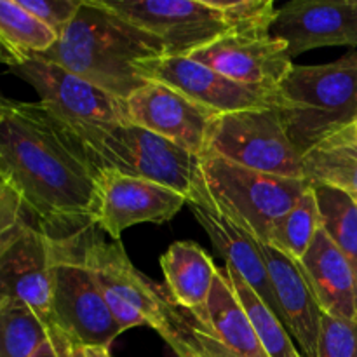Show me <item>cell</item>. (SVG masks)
I'll return each mask as SVG.
<instances>
[{
	"mask_svg": "<svg viewBox=\"0 0 357 357\" xmlns=\"http://www.w3.org/2000/svg\"><path fill=\"white\" fill-rule=\"evenodd\" d=\"M317 357H357V321L323 314Z\"/></svg>",
	"mask_w": 357,
	"mask_h": 357,
	"instance_id": "f1b7e54d",
	"label": "cell"
},
{
	"mask_svg": "<svg viewBox=\"0 0 357 357\" xmlns=\"http://www.w3.org/2000/svg\"><path fill=\"white\" fill-rule=\"evenodd\" d=\"M223 271H225L230 288L243 305L265 354L268 357H303L300 349H296V345L293 344L291 335L288 333L282 321L265 305V302L255 293V289L232 267L225 265Z\"/></svg>",
	"mask_w": 357,
	"mask_h": 357,
	"instance_id": "603a6c76",
	"label": "cell"
},
{
	"mask_svg": "<svg viewBox=\"0 0 357 357\" xmlns=\"http://www.w3.org/2000/svg\"><path fill=\"white\" fill-rule=\"evenodd\" d=\"M188 58L236 82L271 91H278L279 84L295 66L284 42L272 33L225 35L192 52Z\"/></svg>",
	"mask_w": 357,
	"mask_h": 357,
	"instance_id": "5bb4252c",
	"label": "cell"
},
{
	"mask_svg": "<svg viewBox=\"0 0 357 357\" xmlns=\"http://www.w3.org/2000/svg\"><path fill=\"white\" fill-rule=\"evenodd\" d=\"M132 124L145 128L188 153L204 157L218 114L195 103L180 91L160 82H149L126 100Z\"/></svg>",
	"mask_w": 357,
	"mask_h": 357,
	"instance_id": "7c38bea8",
	"label": "cell"
},
{
	"mask_svg": "<svg viewBox=\"0 0 357 357\" xmlns=\"http://www.w3.org/2000/svg\"><path fill=\"white\" fill-rule=\"evenodd\" d=\"M261 251L271 274L279 319L295 338L303 357H317L323 310L319 309L309 282L303 278L298 261L264 243Z\"/></svg>",
	"mask_w": 357,
	"mask_h": 357,
	"instance_id": "ac0fdd59",
	"label": "cell"
},
{
	"mask_svg": "<svg viewBox=\"0 0 357 357\" xmlns=\"http://www.w3.org/2000/svg\"><path fill=\"white\" fill-rule=\"evenodd\" d=\"M49 337H51L52 344L56 345V349H58L61 357H87L86 349L80 344H77V342H73L65 331H61L54 324L49 326Z\"/></svg>",
	"mask_w": 357,
	"mask_h": 357,
	"instance_id": "4dcf8cb0",
	"label": "cell"
},
{
	"mask_svg": "<svg viewBox=\"0 0 357 357\" xmlns=\"http://www.w3.org/2000/svg\"><path fill=\"white\" fill-rule=\"evenodd\" d=\"M289 59L328 45H357V0H293L278 9L271 28Z\"/></svg>",
	"mask_w": 357,
	"mask_h": 357,
	"instance_id": "2e32d148",
	"label": "cell"
},
{
	"mask_svg": "<svg viewBox=\"0 0 357 357\" xmlns=\"http://www.w3.org/2000/svg\"><path fill=\"white\" fill-rule=\"evenodd\" d=\"M58 40V35L45 26L17 0H0V56L9 66L44 54Z\"/></svg>",
	"mask_w": 357,
	"mask_h": 357,
	"instance_id": "7402d4cb",
	"label": "cell"
},
{
	"mask_svg": "<svg viewBox=\"0 0 357 357\" xmlns=\"http://www.w3.org/2000/svg\"><path fill=\"white\" fill-rule=\"evenodd\" d=\"M352 129H354V136H356V139H357V122L354 126H352Z\"/></svg>",
	"mask_w": 357,
	"mask_h": 357,
	"instance_id": "e575fe53",
	"label": "cell"
},
{
	"mask_svg": "<svg viewBox=\"0 0 357 357\" xmlns=\"http://www.w3.org/2000/svg\"><path fill=\"white\" fill-rule=\"evenodd\" d=\"M201 169L218 208L264 244L274 223L310 188L305 180L260 173L215 155L202 157Z\"/></svg>",
	"mask_w": 357,
	"mask_h": 357,
	"instance_id": "52a82bcc",
	"label": "cell"
},
{
	"mask_svg": "<svg viewBox=\"0 0 357 357\" xmlns=\"http://www.w3.org/2000/svg\"><path fill=\"white\" fill-rule=\"evenodd\" d=\"M136 68L149 82L166 84L218 115L281 103L278 91L236 82L188 56L143 59Z\"/></svg>",
	"mask_w": 357,
	"mask_h": 357,
	"instance_id": "8fae6325",
	"label": "cell"
},
{
	"mask_svg": "<svg viewBox=\"0 0 357 357\" xmlns=\"http://www.w3.org/2000/svg\"><path fill=\"white\" fill-rule=\"evenodd\" d=\"M0 171L49 236L94 225L98 178L86 146L38 101H10L0 119Z\"/></svg>",
	"mask_w": 357,
	"mask_h": 357,
	"instance_id": "6da1fadb",
	"label": "cell"
},
{
	"mask_svg": "<svg viewBox=\"0 0 357 357\" xmlns=\"http://www.w3.org/2000/svg\"><path fill=\"white\" fill-rule=\"evenodd\" d=\"M298 265L323 314L337 319L357 321L354 268L323 229H319Z\"/></svg>",
	"mask_w": 357,
	"mask_h": 357,
	"instance_id": "d6986e66",
	"label": "cell"
},
{
	"mask_svg": "<svg viewBox=\"0 0 357 357\" xmlns=\"http://www.w3.org/2000/svg\"><path fill=\"white\" fill-rule=\"evenodd\" d=\"M187 204L190 206L197 222L206 230L215 250L227 260V265L232 267L264 300L265 305L279 317L278 303L272 291L271 274H268L260 241L243 227L237 225L218 208L211 192L208 190L204 176H201L199 183L195 185Z\"/></svg>",
	"mask_w": 357,
	"mask_h": 357,
	"instance_id": "9a60e30c",
	"label": "cell"
},
{
	"mask_svg": "<svg viewBox=\"0 0 357 357\" xmlns=\"http://www.w3.org/2000/svg\"><path fill=\"white\" fill-rule=\"evenodd\" d=\"M31 357H61V354L58 352L56 345L52 344L51 337H47L37 349H35V352L31 354Z\"/></svg>",
	"mask_w": 357,
	"mask_h": 357,
	"instance_id": "1f68e13d",
	"label": "cell"
},
{
	"mask_svg": "<svg viewBox=\"0 0 357 357\" xmlns=\"http://www.w3.org/2000/svg\"><path fill=\"white\" fill-rule=\"evenodd\" d=\"M9 103H10V100H6V98L0 96V119H2L3 114H6V110H7V107H9Z\"/></svg>",
	"mask_w": 357,
	"mask_h": 357,
	"instance_id": "836d02e7",
	"label": "cell"
},
{
	"mask_svg": "<svg viewBox=\"0 0 357 357\" xmlns=\"http://www.w3.org/2000/svg\"><path fill=\"white\" fill-rule=\"evenodd\" d=\"M98 209L94 225L117 241L139 223H166L187 204L178 192L138 178L98 171Z\"/></svg>",
	"mask_w": 357,
	"mask_h": 357,
	"instance_id": "4fadbf2b",
	"label": "cell"
},
{
	"mask_svg": "<svg viewBox=\"0 0 357 357\" xmlns=\"http://www.w3.org/2000/svg\"><path fill=\"white\" fill-rule=\"evenodd\" d=\"M87 357H112L110 351L103 347H84Z\"/></svg>",
	"mask_w": 357,
	"mask_h": 357,
	"instance_id": "d6a6232c",
	"label": "cell"
},
{
	"mask_svg": "<svg viewBox=\"0 0 357 357\" xmlns=\"http://www.w3.org/2000/svg\"><path fill=\"white\" fill-rule=\"evenodd\" d=\"M9 68L33 87L38 103L66 124L131 122L126 100L40 56Z\"/></svg>",
	"mask_w": 357,
	"mask_h": 357,
	"instance_id": "30bf717a",
	"label": "cell"
},
{
	"mask_svg": "<svg viewBox=\"0 0 357 357\" xmlns=\"http://www.w3.org/2000/svg\"><path fill=\"white\" fill-rule=\"evenodd\" d=\"M28 13L51 28L56 35L65 31L82 7L84 0H17Z\"/></svg>",
	"mask_w": 357,
	"mask_h": 357,
	"instance_id": "f546056e",
	"label": "cell"
},
{
	"mask_svg": "<svg viewBox=\"0 0 357 357\" xmlns=\"http://www.w3.org/2000/svg\"><path fill=\"white\" fill-rule=\"evenodd\" d=\"M129 23L162 42L166 58L190 56L232 33L222 13L206 0H103Z\"/></svg>",
	"mask_w": 357,
	"mask_h": 357,
	"instance_id": "9c48e42d",
	"label": "cell"
},
{
	"mask_svg": "<svg viewBox=\"0 0 357 357\" xmlns=\"http://www.w3.org/2000/svg\"><path fill=\"white\" fill-rule=\"evenodd\" d=\"M278 94L286 132L303 155L357 122V51L326 65H295Z\"/></svg>",
	"mask_w": 357,
	"mask_h": 357,
	"instance_id": "3957f363",
	"label": "cell"
},
{
	"mask_svg": "<svg viewBox=\"0 0 357 357\" xmlns=\"http://www.w3.org/2000/svg\"><path fill=\"white\" fill-rule=\"evenodd\" d=\"M166 56L162 42L108 9L103 0H84L72 23L40 58L128 100L149 84L136 65Z\"/></svg>",
	"mask_w": 357,
	"mask_h": 357,
	"instance_id": "7a4b0ae2",
	"label": "cell"
},
{
	"mask_svg": "<svg viewBox=\"0 0 357 357\" xmlns=\"http://www.w3.org/2000/svg\"><path fill=\"white\" fill-rule=\"evenodd\" d=\"M0 300H14L52 324L51 237L28 223L0 258Z\"/></svg>",
	"mask_w": 357,
	"mask_h": 357,
	"instance_id": "e0dca14e",
	"label": "cell"
},
{
	"mask_svg": "<svg viewBox=\"0 0 357 357\" xmlns=\"http://www.w3.org/2000/svg\"><path fill=\"white\" fill-rule=\"evenodd\" d=\"M213 9L220 10L223 20L237 35H265L278 16L272 0H206Z\"/></svg>",
	"mask_w": 357,
	"mask_h": 357,
	"instance_id": "4316f807",
	"label": "cell"
},
{
	"mask_svg": "<svg viewBox=\"0 0 357 357\" xmlns=\"http://www.w3.org/2000/svg\"><path fill=\"white\" fill-rule=\"evenodd\" d=\"M49 337L37 314L14 300H0V357H31Z\"/></svg>",
	"mask_w": 357,
	"mask_h": 357,
	"instance_id": "484cf974",
	"label": "cell"
},
{
	"mask_svg": "<svg viewBox=\"0 0 357 357\" xmlns=\"http://www.w3.org/2000/svg\"><path fill=\"white\" fill-rule=\"evenodd\" d=\"M87 229L82 230L80 237L84 261L122 330L152 328L183 357L180 309L131 264L121 243H105Z\"/></svg>",
	"mask_w": 357,
	"mask_h": 357,
	"instance_id": "5b68a950",
	"label": "cell"
},
{
	"mask_svg": "<svg viewBox=\"0 0 357 357\" xmlns=\"http://www.w3.org/2000/svg\"><path fill=\"white\" fill-rule=\"evenodd\" d=\"M23 197L0 171V258L28 225Z\"/></svg>",
	"mask_w": 357,
	"mask_h": 357,
	"instance_id": "83f0119b",
	"label": "cell"
},
{
	"mask_svg": "<svg viewBox=\"0 0 357 357\" xmlns=\"http://www.w3.org/2000/svg\"><path fill=\"white\" fill-rule=\"evenodd\" d=\"M206 155L260 173L303 180V155L289 139L278 107L218 115Z\"/></svg>",
	"mask_w": 357,
	"mask_h": 357,
	"instance_id": "ba28073f",
	"label": "cell"
},
{
	"mask_svg": "<svg viewBox=\"0 0 357 357\" xmlns=\"http://www.w3.org/2000/svg\"><path fill=\"white\" fill-rule=\"evenodd\" d=\"M160 267L171 303L187 310L199 323H206L209 296L218 275L208 253L197 243L178 241L160 257Z\"/></svg>",
	"mask_w": 357,
	"mask_h": 357,
	"instance_id": "ffe728a7",
	"label": "cell"
},
{
	"mask_svg": "<svg viewBox=\"0 0 357 357\" xmlns=\"http://www.w3.org/2000/svg\"><path fill=\"white\" fill-rule=\"evenodd\" d=\"M303 180L337 188L357 201V139L349 128L303 153Z\"/></svg>",
	"mask_w": 357,
	"mask_h": 357,
	"instance_id": "44dd1931",
	"label": "cell"
},
{
	"mask_svg": "<svg viewBox=\"0 0 357 357\" xmlns=\"http://www.w3.org/2000/svg\"><path fill=\"white\" fill-rule=\"evenodd\" d=\"M86 146L94 171L153 181L190 199L202 176L201 157L145 128L122 124H68Z\"/></svg>",
	"mask_w": 357,
	"mask_h": 357,
	"instance_id": "277c9868",
	"label": "cell"
},
{
	"mask_svg": "<svg viewBox=\"0 0 357 357\" xmlns=\"http://www.w3.org/2000/svg\"><path fill=\"white\" fill-rule=\"evenodd\" d=\"M84 230V229H82ZM82 230L51 237L52 324L82 347L108 349L124 333L82 257Z\"/></svg>",
	"mask_w": 357,
	"mask_h": 357,
	"instance_id": "8992f818",
	"label": "cell"
},
{
	"mask_svg": "<svg viewBox=\"0 0 357 357\" xmlns=\"http://www.w3.org/2000/svg\"><path fill=\"white\" fill-rule=\"evenodd\" d=\"M312 187V185H310ZM321 229L345 255L357 278V201L337 188L314 185Z\"/></svg>",
	"mask_w": 357,
	"mask_h": 357,
	"instance_id": "cb8c5ba5",
	"label": "cell"
},
{
	"mask_svg": "<svg viewBox=\"0 0 357 357\" xmlns=\"http://www.w3.org/2000/svg\"><path fill=\"white\" fill-rule=\"evenodd\" d=\"M319 229V208L310 187L303 197L274 223L267 244L291 260L300 261L309 251Z\"/></svg>",
	"mask_w": 357,
	"mask_h": 357,
	"instance_id": "d4e9b609",
	"label": "cell"
}]
</instances>
